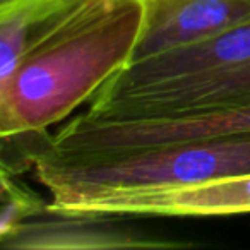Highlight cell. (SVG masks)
Masks as SVG:
<instances>
[{"instance_id": "7a4b0ae2", "label": "cell", "mask_w": 250, "mask_h": 250, "mask_svg": "<svg viewBox=\"0 0 250 250\" xmlns=\"http://www.w3.org/2000/svg\"><path fill=\"white\" fill-rule=\"evenodd\" d=\"M52 211L118 194L167 190L250 173V132L201 137L100 153H60L50 146L35 165Z\"/></svg>"}, {"instance_id": "30bf717a", "label": "cell", "mask_w": 250, "mask_h": 250, "mask_svg": "<svg viewBox=\"0 0 250 250\" xmlns=\"http://www.w3.org/2000/svg\"><path fill=\"white\" fill-rule=\"evenodd\" d=\"M52 136L43 130H24L0 136V171L16 175L35 168L38 156L50 146Z\"/></svg>"}, {"instance_id": "277c9868", "label": "cell", "mask_w": 250, "mask_h": 250, "mask_svg": "<svg viewBox=\"0 0 250 250\" xmlns=\"http://www.w3.org/2000/svg\"><path fill=\"white\" fill-rule=\"evenodd\" d=\"M249 132L250 106L199 117L156 120H101L84 113L69 120V124L53 134L50 149L60 153H100Z\"/></svg>"}, {"instance_id": "5b68a950", "label": "cell", "mask_w": 250, "mask_h": 250, "mask_svg": "<svg viewBox=\"0 0 250 250\" xmlns=\"http://www.w3.org/2000/svg\"><path fill=\"white\" fill-rule=\"evenodd\" d=\"M50 204V202H48ZM120 216L94 212L43 214L21 223L0 235L5 250H124V249H185L192 242L167 240L118 223Z\"/></svg>"}, {"instance_id": "ba28073f", "label": "cell", "mask_w": 250, "mask_h": 250, "mask_svg": "<svg viewBox=\"0 0 250 250\" xmlns=\"http://www.w3.org/2000/svg\"><path fill=\"white\" fill-rule=\"evenodd\" d=\"M86 0H19L0 7V84L26 52L52 35Z\"/></svg>"}, {"instance_id": "8992f818", "label": "cell", "mask_w": 250, "mask_h": 250, "mask_svg": "<svg viewBox=\"0 0 250 250\" xmlns=\"http://www.w3.org/2000/svg\"><path fill=\"white\" fill-rule=\"evenodd\" d=\"M130 63L214 38L250 22V0H143Z\"/></svg>"}, {"instance_id": "9c48e42d", "label": "cell", "mask_w": 250, "mask_h": 250, "mask_svg": "<svg viewBox=\"0 0 250 250\" xmlns=\"http://www.w3.org/2000/svg\"><path fill=\"white\" fill-rule=\"evenodd\" d=\"M2 187V214H0V235L11 231L21 223L43 214L48 209V202L40 194L16 180V175H0Z\"/></svg>"}, {"instance_id": "6da1fadb", "label": "cell", "mask_w": 250, "mask_h": 250, "mask_svg": "<svg viewBox=\"0 0 250 250\" xmlns=\"http://www.w3.org/2000/svg\"><path fill=\"white\" fill-rule=\"evenodd\" d=\"M143 0H86L0 84V136L43 130L132 60Z\"/></svg>"}, {"instance_id": "3957f363", "label": "cell", "mask_w": 250, "mask_h": 250, "mask_svg": "<svg viewBox=\"0 0 250 250\" xmlns=\"http://www.w3.org/2000/svg\"><path fill=\"white\" fill-rule=\"evenodd\" d=\"M250 106V59L187 79L91 96L86 115L101 120L184 118Z\"/></svg>"}, {"instance_id": "8fae6325", "label": "cell", "mask_w": 250, "mask_h": 250, "mask_svg": "<svg viewBox=\"0 0 250 250\" xmlns=\"http://www.w3.org/2000/svg\"><path fill=\"white\" fill-rule=\"evenodd\" d=\"M19 2V0H0V7H7V5H12Z\"/></svg>"}, {"instance_id": "52a82bcc", "label": "cell", "mask_w": 250, "mask_h": 250, "mask_svg": "<svg viewBox=\"0 0 250 250\" xmlns=\"http://www.w3.org/2000/svg\"><path fill=\"white\" fill-rule=\"evenodd\" d=\"M65 212L129 216H233L250 214V173L223 177L167 190L118 194L77 204Z\"/></svg>"}]
</instances>
